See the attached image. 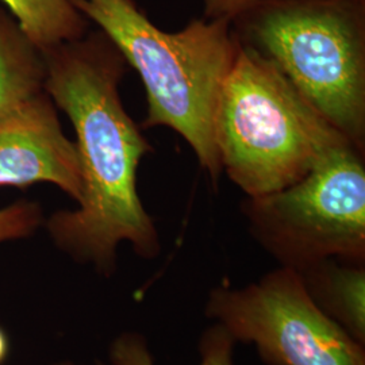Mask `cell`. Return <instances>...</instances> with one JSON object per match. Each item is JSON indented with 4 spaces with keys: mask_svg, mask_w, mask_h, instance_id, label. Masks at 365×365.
<instances>
[{
    "mask_svg": "<svg viewBox=\"0 0 365 365\" xmlns=\"http://www.w3.org/2000/svg\"><path fill=\"white\" fill-rule=\"evenodd\" d=\"M203 4V16L207 19H227L247 11L257 0H200Z\"/></svg>",
    "mask_w": 365,
    "mask_h": 365,
    "instance_id": "cell-13",
    "label": "cell"
},
{
    "mask_svg": "<svg viewBox=\"0 0 365 365\" xmlns=\"http://www.w3.org/2000/svg\"><path fill=\"white\" fill-rule=\"evenodd\" d=\"M9 351H10L9 337H7L6 331L0 327V365L3 364V361L6 360Z\"/></svg>",
    "mask_w": 365,
    "mask_h": 365,
    "instance_id": "cell-14",
    "label": "cell"
},
{
    "mask_svg": "<svg viewBox=\"0 0 365 365\" xmlns=\"http://www.w3.org/2000/svg\"><path fill=\"white\" fill-rule=\"evenodd\" d=\"M45 63L13 15L0 7V115L43 88Z\"/></svg>",
    "mask_w": 365,
    "mask_h": 365,
    "instance_id": "cell-9",
    "label": "cell"
},
{
    "mask_svg": "<svg viewBox=\"0 0 365 365\" xmlns=\"http://www.w3.org/2000/svg\"><path fill=\"white\" fill-rule=\"evenodd\" d=\"M51 182L76 202L83 196L78 148L61 128L45 88L0 115V187Z\"/></svg>",
    "mask_w": 365,
    "mask_h": 365,
    "instance_id": "cell-7",
    "label": "cell"
},
{
    "mask_svg": "<svg viewBox=\"0 0 365 365\" xmlns=\"http://www.w3.org/2000/svg\"><path fill=\"white\" fill-rule=\"evenodd\" d=\"M214 138L222 173L247 197L287 188L348 140L271 61L241 43L218 96Z\"/></svg>",
    "mask_w": 365,
    "mask_h": 365,
    "instance_id": "cell-4",
    "label": "cell"
},
{
    "mask_svg": "<svg viewBox=\"0 0 365 365\" xmlns=\"http://www.w3.org/2000/svg\"><path fill=\"white\" fill-rule=\"evenodd\" d=\"M235 344V339L221 324L210 327L199 341V365H233ZM110 361L113 365H155L146 339L138 333H123L117 337L110 348Z\"/></svg>",
    "mask_w": 365,
    "mask_h": 365,
    "instance_id": "cell-11",
    "label": "cell"
},
{
    "mask_svg": "<svg viewBox=\"0 0 365 365\" xmlns=\"http://www.w3.org/2000/svg\"><path fill=\"white\" fill-rule=\"evenodd\" d=\"M314 303L365 344V267L327 260L298 272Z\"/></svg>",
    "mask_w": 365,
    "mask_h": 365,
    "instance_id": "cell-8",
    "label": "cell"
},
{
    "mask_svg": "<svg viewBox=\"0 0 365 365\" xmlns=\"http://www.w3.org/2000/svg\"><path fill=\"white\" fill-rule=\"evenodd\" d=\"M41 53L43 88L72 122L83 176L78 209L46 222L53 242L105 276L117 268L120 242L141 259H156L160 235L137 191V170L153 148L120 98L126 60L99 29Z\"/></svg>",
    "mask_w": 365,
    "mask_h": 365,
    "instance_id": "cell-1",
    "label": "cell"
},
{
    "mask_svg": "<svg viewBox=\"0 0 365 365\" xmlns=\"http://www.w3.org/2000/svg\"><path fill=\"white\" fill-rule=\"evenodd\" d=\"M206 315L268 365H365L364 344L324 313L299 274L280 267L244 288L211 289Z\"/></svg>",
    "mask_w": 365,
    "mask_h": 365,
    "instance_id": "cell-6",
    "label": "cell"
},
{
    "mask_svg": "<svg viewBox=\"0 0 365 365\" xmlns=\"http://www.w3.org/2000/svg\"><path fill=\"white\" fill-rule=\"evenodd\" d=\"M42 223L38 203L21 199L0 210V244L33 235Z\"/></svg>",
    "mask_w": 365,
    "mask_h": 365,
    "instance_id": "cell-12",
    "label": "cell"
},
{
    "mask_svg": "<svg viewBox=\"0 0 365 365\" xmlns=\"http://www.w3.org/2000/svg\"><path fill=\"white\" fill-rule=\"evenodd\" d=\"M232 26L365 153V0H257Z\"/></svg>",
    "mask_w": 365,
    "mask_h": 365,
    "instance_id": "cell-3",
    "label": "cell"
},
{
    "mask_svg": "<svg viewBox=\"0 0 365 365\" xmlns=\"http://www.w3.org/2000/svg\"><path fill=\"white\" fill-rule=\"evenodd\" d=\"M39 51L83 37L90 21L69 0H0Z\"/></svg>",
    "mask_w": 365,
    "mask_h": 365,
    "instance_id": "cell-10",
    "label": "cell"
},
{
    "mask_svg": "<svg viewBox=\"0 0 365 365\" xmlns=\"http://www.w3.org/2000/svg\"><path fill=\"white\" fill-rule=\"evenodd\" d=\"M364 152L342 140L287 188L247 197L249 233L280 267L297 272L319 262H365Z\"/></svg>",
    "mask_w": 365,
    "mask_h": 365,
    "instance_id": "cell-5",
    "label": "cell"
},
{
    "mask_svg": "<svg viewBox=\"0 0 365 365\" xmlns=\"http://www.w3.org/2000/svg\"><path fill=\"white\" fill-rule=\"evenodd\" d=\"M69 1L105 33L140 75L148 103L141 129L168 128L178 133L217 184L222 168L214 114L240 49L232 22L203 16L168 33L134 0Z\"/></svg>",
    "mask_w": 365,
    "mask_h": 365,
    "instance_id": "cell-2",
    "label": "cell"
}]
</instances>
